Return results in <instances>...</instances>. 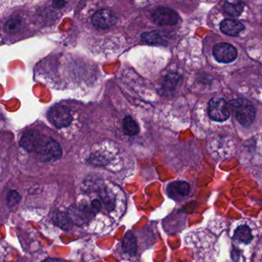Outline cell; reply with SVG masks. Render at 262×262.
Instances as JSON below:
<instances>
[{"label": "cell", "instance_id": "1", "mask_svg": "<svg viewBox=\"0 0 262 262\" xmlns=\"http://www.w3.org/2000/svg\"><path fill=\"white\" fill-rule=\"evenodd\" d=\"M21 147L39 156L43 162H53L60 159L62 149L56 141L36 131H29L21 138Z\"/></svg>", "mask_w": 262, "mask_h": 262}, {"label": "cell", "instance_id": "2", "mask_svg": "<svg viewBox=\"0 0 262 262\" xmlns=\"http://www.w3.org/2000/svg\"><path fill=\"white\" fill-rule=\"evenodd\" d=\"M229 105L241 125L249 127L253 123L256 118V109L250 101L245 98H237L232 100Z\"/></svg>", "mask_w": 262, "mask_h": 262}, {"label": "cell", "instance_id": "3", "mask_svg": "<svg viewBox=\"0 0 262 262\" xmlns=\"http://www.w3.org/2000/svg\"><path fill=\"white\" fill-rule=\"evenodd\" d=\"M48 118L57 129H63L69 126L73 121L70 108L66 105H56L49 109Z\"/></svg>", "mask_w": 262, "mask_h": 262}, {"label": "cell", "instance_id": "4", "mask_svg": "<svg viewBox=\"0 0 262 262\" xmlns=\"http://www.w3.org/2000/svg\"><path fill=\"white\" fill-rule=\"evenodd\" d=\"M208 115L216 122H225L230 116V105L223 98H212L208 103Z\"/></svg>", "mask_w": 262, "mask_h": 262}, {"label": "cell", "instance_id": "5", "mask_svg": "<svg viewBox=\"0 0 262 262\" xmlns=\"http://www.w3.org/2000/svg\"><path fill=\"white\" fill-rule=\"evenodd\" d=\"M67 213L73 223L77 225L88 223L95 215L90 205H87L83 206L72 205L68 210Z\"/></svg>", "mask_w": 262, "mask_h": 262}, {"label": "cell", "instance_id": "6", "mask_svg": "<svg viewBox=\"0 0 262 262\" xmlns=\"http://www.w3.org/2000/svg\"><path fill=\"white\" fill-rule=\"evenodd\" d=\"M152 19L158 25H174L178 23L180 17L177 12L173 8L161 7L153 12Z\"/></svg>", "mask_w": 262, "mask_h": 262}, {"label": "cell", "instance_id": "7", "mask_svg": "<svg viewBox=\"0 0 262 262\" xmlns=\"http://www.w3.org/2000/svg\"><path fill=\"white\" fill-rule=\"evenodd\" d=\"M117 22L115 14L106 8H101L96 11L91 16V23L97 29H108Z\"/></svg>", "mask_w": 262, "mask_h": 262}, {"label": "cell", "instance_id": "8", "mask_svg": "<svg viewBox=\"0 0 262 262\" xmlns=\"http://www.w3.org/2000/svg\"><path fill=\"white\" fill-rule=\"evenodd\" d=\"M213 55L217 61L229 63L236 59L237 51L232 45L222 42L215 45L213 49Z\"/></svg>", "mask_w": 262, "mask_h": 262}, {"label": "cell", "instance_id": "9", "mask_svg": "<svg viewBox=\"0 0 262 262\" xmlns=\"http://www.w3.org/2000/svg\"><path fill=\"white\" fill-rule=\"evenodd\" d=\"M170 35L168 32L162 30L151 31L144 32L141 36V39L149 44L166 46L169 44Z\"/></svg>", "mask_w": 262, "mask_h": 262}, {"label": "cell", "instance_id": "10", "mask_svg": "<svg viewBox=\"0 0 262 262\" xmlns=\"http://www.w3.org/2000/svg\"><path fill=\"white\" fill-rule=\"evenodd\" d=\"M167 191L171 198H181L188 195L190 191V185L184 181H175L169 184Z\"/></svg>", "mask_w": 262, "mask_h": 262}, {"label": "cell", "instance_id": "11", "mask_svg": "<svg viewBox=\"0 0 262 262\" xmlns=\"http://www.w3.org/2000/svg\"><path fill=\"white\" fill-rule=\"evenodd\" d=\"M245 29L243 24L235 19H225L221 23V30L228 36H236Z\"/></svg>", "mask_w": 262, "mask_h": 262}, {"label": "cell", "instance_id": "12", "mask_svg": "<svg viewBox=\"0 0 262 262\" xmlns=\"http://www.w3.org/2000/svg\"><path fill=\"white\" fill-rule=\"evenodd\" d=\"M53 222L56 226L62 228L63 230H70L73 226V222L70 219L68 213L64 211L56 210L53 215Z\"/></svg>", "mask_w": 262, "mask_h": 262}, {"label": "cell", "instance_id": "13", "mask_svg": "<svg viewBox=\"0 0 262 262\" xmlns=\"http://www.w3.org/2000/svg\"><path fill=\"white\" fill-rule=\"evenodd\" d=\"M122 249L125 253L132 257L135 256L136 254V250H137L136 239L131 231L127 232L124 236L123 240H122Z\"/></svg>", "mask_w": 262, "mask_h": 262}, {"label": "cell", "instance_id": "14", "mask_svg": "<svg viewBox=\"0 0 262 262\" xmlns=\"http://www.w3.org/2000/svg\"><path fill=\"white\" fill-rule=\"evenodd\" d=\"M124 133L129 136H134L139 132V127L132 116H125L122 121Z\"/></svg>", "mask_w": 262, "mask_h": 262}, {"label": "cell", "instance_id": "15", "mask_svg": "<svg viewBox=\"0 0 262 262\" xmlns=\"http://www.w3.org/2000/svg\"><path fill=\"white\" fill-rule=\"evenodd\" d=\"M244 9V4L240 1L237 2H225L224 5V10L228 15L237 17L242 14Z\"/></svg>", "mask_w": 262, "mask_h": 262}, {"label": "cell", "instance_id": "16", "mask_svg": "<svg viewBox=\"0 0 262 262\" xmlns=\"http://www.w3.org/2000/svg\"><path fill=\"white\" fill-rule=\"evenodd\" d=\"M235 238L240 242L249 243L252 239L250 228L246 225L239 226L235 231Z\"/></svg>", "mask_w": 262, "mask_h": 262}, {"label": "cell", "instance_id": "17", "mask_svg": "<svg viewBox=\"0 0 262 262\" xmlns=\"http://www.w3.org/2000/svg\"><path fill=\"white\" fill-rule=\"evenodd\" d=\"M22 19L19 17H13L8 19L4 25V30L8 33H15L18 32L22 26Z\"/></svg>", "mask_w": 262, "mask_h": 262}, {"label": "cell", "instance_id": "18", "mask_svg": "<svg viewBox=\"0 0 262 262\" xmlns=\"http://www.w3.org/2000/svg\"><path fill=\"white\" fill-rule=\"evenodd\" d=\"M180 81V76L178 75L170 74L166 77L163 83V88L166 91H173L177 87Z\"/></svg>", "mask_w": 262, "mask_h": 262}, {"label": "cell", "instance_id": "19", "mask_svg": "<svg viewBox=\"0 0 262 262\" xmlns=\"http://www.w3.org/2000/svg\"><path fill=\"white\" fill-rule=\"evenodd\" d=\"M20 199V194L16 191L11 190V191H8V194H7L6 201L7 204L9 206H14V205H16L19 202Z\"/></svg>", "mask_w": 262, "mask_h": 262}, {"label": "cell", "instance_id": "20", "mask_svg": "<svg viewBox=\"0 0 262 262\" xmlns=\"http://www.w3.org/2000/svg\"><path fill=\"white\" fill-rule=\"evenodd\" d=\"M90 207H91V210H92L93 212L95 214L96 213V212H98V211L101 210V202H100L99 200H93V201H91V205H90Z\"/></svg>", "mask_w": 262, "mask_h": 262}, {"label": "cell", "instance_id": "21", "mask_svg": "<svg viewBox=\"0 0 262 262\" xmlns=\"http://www.w3.org/2000/svg\"><path fill=\"white\" fill-rule=\"evenodd\" d=\"M66 3H67V2H66V1H53V6L55 8H62Z\"/></svg>", "mask_w": 262, "mask_h": 262}, {"label": "cell", "instance_id": "22", "mask_svg": "<svg viewBox=\"0 0 262 262\" xmlns=\"http://www.w3.org/2000/svg\"><path fill=\"white\" fill-rule=\"evenodd\" d=\"M60 262L54 259H46V260L43 261V262Z\"/></svg>", "mask_w": 262, "mask_h": 262}]
</instances>
